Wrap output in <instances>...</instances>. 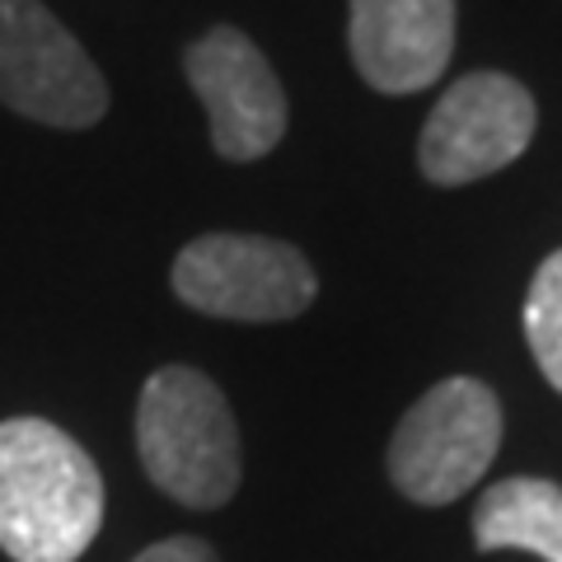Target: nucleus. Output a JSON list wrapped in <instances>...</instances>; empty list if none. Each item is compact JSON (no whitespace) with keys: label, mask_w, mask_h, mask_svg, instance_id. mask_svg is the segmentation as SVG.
<instances>
[{"label":"nucleus","mask_w":562,"mask_h":562,"mask_svg":"<svg viewBox=\"0 0 562 562\" xmlns=\"http://www.w3.org/2000/svg\"><path fill=\"white\" fill-rule=\"evenodd\" d=\"M103 525V479L76 436L43 417L0 422V549L76 562Z\"/></svg>","instance_id":"f257e3e1"},{"label":"nucleus","mask_w":562,"mask_h":562,"mask_svg":"<svg viewBox=\"0 0 562 562\" xmlns=\"http://www.w3.org/2000/svg\"><path fill=\"white\" fill-rule=\"evenodd\" d=\"M136 450L150 483L192 512H216L239 492V431L216 380L165 366L136 398Z\"/></svg>","instance_id":"f03ea898"},{"label":"nucleus","mask_w":562,"mask_h":562,"mask_svg":"<svg viewBox=\"0 0 562 562\" xmlns=\"http://www.w3.org/2000/svg\"><path fill=\"white\" fill-rule=\"evenodd\" d=\"M502 450V403L483 380L454 375L427 390L390 441V479L417 506H446L483 479Z\"/></svg>","instance_id":"7ed1b4c3"},{"label":"nucleus","mask_w":562,"mask_h":562,"mask_svg":"<svg viewBox=\"0 0 562 562\" xmlns=\"http://www.w3.org/2000/svg\"><path fill=\"white\" fill-rule=\"evenodd\" d=\"M173 295L211 319L281 324L314 305L319 277L286 239L202 235L173 258Z\"/></svg>","instance_id":"20e7f679"},{"label":"nucleus","mask_w":562,"mask_h":562,"mask_svg":"<svg viewBox=\"0 0 562 562\" xmlns=\"http://www.w3.org/2000/svg\"><path fill=\"white\" fill-rule=\"evenodd\" d=\"M0 103L47 127H94L109 85L43 0H0Z\"/></svg>","instance_id":"39448f33"},{"label":"nucleus","mask_w":562,"mask_h":562,"mask_svg":"<svg viewBox=\"0 0 562 562\" xmlns=\"http://www.w3.org/2000/svg\"><path fill=\"white\" fill-rule=\"evenodd\" d=\"M535 94L502 70H473L446 90L417 140V165L436 188H464L520 160L535 140Z\"/></svg>","instance_id":"423d86ee"},{"label":"nucleus","mask_w":562,"mask_h":562,"mask_svg":"<svg viewBox=\"0 0 562 562\" xmlns=\"http://www.w3.org/2000/svg\"><path fill=\"white\" fill-rule=\"evenodd\" d=\"M183 76L206 109L211 146L221 160H262L286 136V94H281L277 70L235 24L202 33L183 52Z\"/></svg>","instance_id":"0eeeda50"},{"label":"nucleus","mask_w":562,"mask_h":562,"mask_svg":"<svg viewBox=\"0 0 562 562\" xmlns=\"http://www.w3.org/2000/svg\"><path fill=\"white\" fill-rule=\"evenodd\" d=\"M351 61L380 94L436 85L454 52V0H351Z\"/></svg>","instance_id":"6e6552de"},{"label":"nucleus","mask_w":562,"mask_h":562,"mask_svg":"<svg viewBox=\"0 0 562 562\" xmlns=\"http://www.w3.org/2000/svg\"><path fill=\"white\" fill-rule=\"evenodd\" d=\"M473 543L483 553L520 549L562 562V487L549 479H506L487 487L473 512Z\"/></svg>","instance_id":"1a4fd4ad"},{"label":"nucleus","mask_w":562,"mask_h":562,"mask_svg":"<svg viewBox=\"0 0 562 562\" xmlns=\"http://www.w3.org/2000/svg\"><path fill=\"white\" fill-rule=\"evenodd\" d=\"M525 342H530L543 380L562 394V249L543 258V268L525 295Z\"/></svg>","instance_id":"9d476101"},{"label":"nucleus","mask_w":562,"mask_h":562,"mask_svg":"<svg viewBox=\"0 0 562 562\" xmlns=\"http://www.w3.org/2000/svg\"><path fill=\"white\" fill-rule=\"evenodd\" d=\"M132 562H216V549L192 535H179V539H160L150 549H140Z\"/></svg>","instance_id":"9b49d317"}]
</instances>
